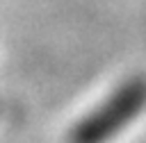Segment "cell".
Returning a JSON list of instances; mask_svg holds the SVG:
<instances>
[{
  "label": "cell",
  "mask_w": 146,
  "mask_h": 143,
  "mask_svg": "<svg viewBox=\"0 0 146 143\" xmlns=\"http://www.w3.org/2000/svg\"><path fill=\"white\" fill-rule=\"evenodd\" d=\"M146 109V77L121 82L71 129V143H110Z\"/></svg>",
  "instance_id": "cell-1"
}]
</instances>
